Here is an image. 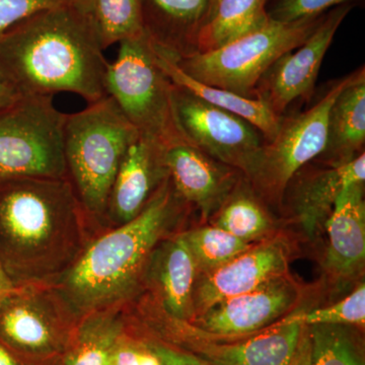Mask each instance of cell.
<instances>
[{"label":"cell","instance_id":"1","mask_svg":"<svg viewBox=\"0 0 365 365\" xmlns=\"http://www.w3.org/2000/svg\"><path fill=\"white\" fill-rule=\"evenodd\" d=\"M109 62L91 14L78 2L26 19L0 39V67L21 97H107Z\"/></svg>","mask_w":365,"mask_h":365},{"label":"cell","instance_id":"2","mask_svg":"<svg viewBox=\"0 0 365 365\" xmlns=\"http://www.w3.org/2000/svg\"><path fill=\"white\" fill-rule=\"evenodd\" d=\"M68 178L0 181V265L18 287L45 282L83 251V216Z\"/></svg>","mask_w":365,"mask_h":365},{"label":"cell","instance_id":"3","mask_svg":"<svg viewBox=\"0 0 365 365\" xmlns=\"http://www.w3.org/2000/svg\"><path fill=\"white\" fill-rule=\"evenodd\" d=\"M186 205L168 177L135 218L81 252L56 283L71 313H98L130 297L153 251Z\"/></svg>","mask_w":365,"mask_h":365},{"label":"cell","instance_id":"4","mask_svg":"<svg viewBox=\"0 0 365 365\" xmlns=\"http://www.w3.org/2000/svg\"><path fill=\"white\" fill-rule=\"evenodd\" d=\"M138 131L111 97L67 114L64 127L66 174L86 213L106 215L115 178Z\"/></svg>","mask_w":365,"mask_h":365},{"label":"cell","instance_id":"5","mask_svg":"<svg viewBox=\"0 0 365 365\" xmlns=\"http://www.w3.org/2000/svg\"><path fill=\"white\" fill-rule=\"evenodd\" d=\"M325 14L290 23L271 20L260 30L217 49L187 55L176 63L200 83L255 98L262 76L282 55L304 44Z\"/></svg>","mask_w":365,"mask_h":365},{"label":"cell","instance_id":"6","mask_svg":"<svg viewBox=\"0 0 365 365\" xmlns=\"http://www.w3.org/2000/svg\"><path fill=\"white\" fill-rule=\"evenodd\" d=\"M173 88L145 33L119 43L116 59L108 66L107 95L140 135L162 145L185 137L177 122Z\"/></svg>","mask_w":365,"mask_h":365},{"label":"cell","instance_id":"7","mask_svg":"<svg viewBox=\"0 0 365 365\" xmlns=\"http://www.w3.org/2000/svg\"><path fill=\"white\" fill-rule=\"evenodd\" d=\"M66 117L51 97L26 96L0 110V181L67 178Z\"/></svg>","mask_w":365,"mask_h":365},{"label":"cell","instance_id":"8","mask_svg":"<svg viewBox=\"0 0 365 365\" xmlns=\"http://www.w3.org/2000/svg\"><path fill=\"white\" fill-rule=\"evenodd\" d=\"M355 76L356 71L338 79L306 112L282 116L277 134L273 140L264 143L246 177L262 200L282 202L285 190L295 174L323 153L331 107Z\"/></svg>","mask_w":365,"mask_h":365},{"label":"cell","instance_id":"9","mask_svg":"<svg viewBox=\"0 0 365 365\" xmlns=\"http://www.w3.org/2000/svg\"><path fill=\"white\" fill-rule=\"evenodd\" d=\"M158 317V328L173 346L207 365H289L304 327L300 312L294 311L261 332L225 339L209 335L189 322L170 318L167 314Z\"/></svg>","mask_w":365,"mask_h":365},{"label":"cell","instance_id":"10","mask_svg":"<svg viewBox=\"0 0 365 365\" xmlns=\"http://www.w3.org/2000/svg\"><path fill=\"white\" fill-rule=\"evenodd\" d=\"M173 100L178 124L187 140L213 160L248 176L265 143L263 134L242 117L176 86Z\"/></svg>","mask_w":365,"mask_h":365},{"label":"cell","instance_id":"11","mask_svg":"<svg viewBox=\"0 0 365 365\" xmlns=\"http://www.w3.org/2000/svg\"><path fill=\"white\" fill-rule=\"evenodd\" d=\"M67 313L57 292L20 287L0 304V341L20 357L51 355L66 342Z\"/></svg>","mask_w":365,"mask_h":365},{"label":"cell","instance_id":"12","mask_svg":"<svg viewBox=\"0 0 365 365\" xmlns=\"http://www.w3.org/2000/svg\"><path fill=\"white\" fill-rule=\"evenodd\" d=\"M351 9V4H342L326 14L304 44L282 55L262 76L255 88V98L283 116L294 101L309 97L335 34Z\"/></svg>","mask_w":365,"mask_h":365},{"label":"cell","instance_id":"13","mask_svg":"<svg viewBox=\"0 0 365 365\" xmlns=\"http://www.w3.org/2000/svg\"><path fill=\"white\" fill-rule=\"evenodd\" d=\"M302 297L299 285L283 276L211 307L191 322L203 332L235 339L261 332L292 314Z\"/></svg>","mask_w":365,"mask_h":365},{"label":"cell","instance_id":"14","mask_svg":"<svg viewBox=\"0 0 365 365\" xmlns=\"http://www.w3.org/2000/svg\"><path fill=\"white\" fill-rule=\"evenodd\" d=\"M290 253L284 237H270L253 245L222 267L201 274L194 290V319L222 300L288 275Z\"/></svg>","mask_w":365,"mask_h":365},{"label":"cell","instance_id":"15","mask_svg":"<svg viewBox=\"0 0 365 365\" xmlns=\"http://www.w3.org/2000/svg\"><path fill=\"white\" fill-rule=\"evenodd\" d=\"M162 146L163 165L178 195L203 217L215 213L242 173L213 160L185 137Z\"/></svg>","mask_w":365,"mask_h":365},{"label":"cell","instance_id":"16","mask_svg":"<svg viewBox=\"0 0 365 365\" xmlns=\"http://www.w3.org/2000/svg\"><path fill=\"white\" fill-rule=\"evenodd\" d=\"M168 177L162 144L139 134L118 170L105 215L117 227L130 222Z\"/></svg>","mask_w":365,"mask_h":365},{"label":"cell","instance_id":"17","mask_svg":"<svg viewBox=\"0 0 365 365\" xmlns=\"http://www.w3.org/2000/svg\"><path fill=\"white\" fill-rule=\"evenodd\" d=\"M364 182L350 185L338 197L325 223V268L337 280L359 276L365 262Z\"/></svg>","mask_w":365,"mask_h":365},{"label":"cell","instance_id":"18","mask_svg":"<svg viewBox=\"0 0 365 365\" xmlns=\"http://www.w3.org/2000/svg\"><path fill=\"white\" fill-rule=\"evenodd\" d=\"M364 181V153L350 162L302 175L297 182L290 181L294 182L289 193L290 207L307 237L316 239L343 190Z\"/></svg>","mask_w":365,"mask_h":365},{"label":"cell","instance_id":"19","mask_svg":"<svg viewBox=\"0 0 365 365\" xmlns=\"http://www.w3.org/2000/svg\"><path fill=\"white\" fill-rule=\"evenodd\" d=\"M144 32L165 56L178 59L197 51V38L211 0H140Z\"/></svg>","mask_w":365,"mask_h":365},{"label":"cell","instance_id":"20","mask_svg":"<svg viewBox=\"0 0 365 365\" xmlns=\"http://www.w3.org/2000/svg\"><path fill=\"white\" fill-rule=\"evenodd\" d=\"M148 268L155 282L163 313L170 318L191 323L199 271L184 234L160 242L151 255Z\"/></svg>","mask_w":365,"mask_h":365},{"label":"cell","instance_id":"21","mask_svg":"<svg viewBox=\"0 0 365 365\" xmlns=\"http://www.w3.org/2000/svg\"><path fill=\"white\" fill-rule=\"evenodd\" d=\"M365 143V71L345 86L331 107L326 146L321 158L327 165L350 162L364 153Z\"/></svg>","mask_w":365,"mask_h":365},{"label":"cell","instance_id":"22","mask_svg":"<svg viewBox=\"0 0 365 365\" xmlns=\"http://www.w3.org/2000/svg\"><path fill=\"white\" fill-rule=\"evenodd\" d=\"M153 47L158 66L173 85L208 104L242 117L263 134L265 143L273 140L279 129L282 116L276 115L265 103L200 83L182 71L174 59L163 55L155 46Z\"/></svg>","mask_w":365,"mask_h":365},{"label":"cell","instance_id":"23","mask_svg":"<svg viewBox=\"0 0 365 365\" xmlns=\"http://www.w3.org/2000/svg\"><path fill=\"white\" fill-rule=\"evenodd\" d=\"M266 0H220L197 38V51L217 49L270 23Z\"/></svg>","mask_w":365,"mask_h":365},{"label":"cell","instance_id":"24","mask_svg":"<svg viewBox=\"0 0 365 365\" xmlns=\"http://www.w3.org/2000/svg\"><path fill=\"white\" fill-rule=\"evenodd\" d=\"M244 175L216 211L213 225L252 244L271 232L272 220Z\"/></svg>","mask_w":365,"mask_h":365},{"label":"cell","instance_id":"25","mask_svg":"<svg viewBox=\"0 0 365 365\" xmlns=\"http://www.w3.org/2000/svg\"><path fill=\"white\" fill-rule=\"evenodd\" d=\"M91 16L104 51L145 33L140 0H91Z\"/></svg>","mask_w":365,"mask_h":365},{"label":"cell","instance_id":"26","mask_svg":"<svg viewBox=\"0 0 365 365\" xmlns=\"http://www.w3.org/2000/svg\"><path fill=\"white\" fill-rule=\"evenodd\" d=\"M311 365H364L359 338L348 326H307Z\"/></svg>","mask_w":365,"mask_h":365},{"label":"cell","instance_id":"27","mask_svg":"<svg viewBox=\"0 0 365 365\" xmlns=\"http://www.w3.org/2000/svg\"><path fill=\"white\" fill-rule=\"evenodd\" d=\"M184 235L200 274L222 267L254 245L215 225L196 228L184 232Z\"/></svg>","mask_w":365,"mask_h":365},{"label":"cell","instance_id":"28","mask_svg":"<svg viewBox=\"0 0 365 365\" xmlns=\"http://www.w3.org/2000/svg\"><path fill=\"white\" fill-rule=\"evenodd\" d=\"M120 337L116 319L98 316L86 322L66 365H110L113 347Z\"/></svg>","mask_w":365,"mask_h":365},{"label":"cell","instance_id":"29","mask_svg":"<svg viewBox=\"0 0 365 365\" xmlns=\"http://www.w3.org/2000/svg\"><path fill=\"white\" fill-rule=\"evenodd\" d=\"M300 321L304 326L364 327V283H360L351 294L331 306L313 309V311H300Z\"/></svg>","mask_w":365,"mask_h":365},{"label":"cell","instance_id":"30","mask_svg":"<svg viewBox=\"0 0 365 365\" xmlns=\"http://www.w3.org/2000/svg\"><path fill=\"white\" fill-rule=\"evenodd\" d=\"M76 0H0V39L21 21Z\"/></svg>","mask_w":365,"mask_h":365},{"label":"cell","instance_id":"31","mask_svg":"<svg viewBox=\"0 0 365 365\" xmlns=\"http://www.w3.org/2000/svg\"><path fill=\"white\" fill-rule=\"evenodd\" d=\"M352 0H279L271 11V20L290 23L324 14L331 7L347 4Z\"/></svg>","mask_w":365,"mask_h":365},{"label":"cell","instance_id":"32","mask_svg":"<svg viewBox=\"0 0 365 365\" xmlns=\"http://www.w3.org/2000/svg\"><path fill=\"white\" fill-rule=\"evenodd\" d=\"M110 365H163L148 343L135 342L120 336L113 347Z\"/></svg>","mask_w":365,"mask_h":365},{"label":"cell","instance_id":"33","mask_svg":"<svg viewBox=\"0 0 365 365\" xmlns=\"http://www.w3.org/2000/svg\"><path fill=\"white\" fill-rule=\"evenodd\" d=\"M148 346L158 355L163 365H207L194 355L162 342H150Z\"/></svg>","mask_w":365,"mask_h":365},{"label":"cell","instance_id":"34","mask_svg":"<svg viewBox=\"0 0 365 365\" xmlns=\"http://www.w3.org/2000/svg\"><path fill=\"white\" fill-rule=\"evenodd\" d=\"M21 98L13 83L9 81L1 67H0V110L6 109Z\"/></svg>","mask_w":365,"mask_h":365},{"label":"cell","instance_id":"35","mask_svg":"<svg viewBox=\"0 0 365 365\" xmlns=\"http://www.w3.org/2000/svg\"><path fill=\"white\" fill-rule=\"evenodd\" d=\"M289 365H311V338L307 326L304 327L299 347Z\"/></svg>","mask_w":365,"mask_h":365},{"label":"cell","instance_id":"36","mask_svg":"<svg viewBox=\"0 0 365 365\" xmlns=\"http://www.w3.org/2000/svg\"><path fill=\"white\" fill-rule=\"evenodd\" d=\"M18 285L14 284L11 278L9 277V274L6 272L2 266L0 265V304L11 297V294L18 290Z\"/></svg>","mask_w":365,"mask_h":365},{"label":"cell","instance_id":"37","mask_svg":"<svg viewBox=\"0 0 365 365\" xmlns=\"http://www.w3.org/2000/svg\"><path fill=\"white\" fill-rule=\"evenodd\" d=\"M0 365H23L21 357L0 341Z\"/></svg>","mask_w":365,"mask_h":365},{"label":"cell","instance_id":"38","mask_svg":"<svg viewBox=\"0 0 365 365\" xmlns=\"http://www.w3.org/2000/svg\"><path fill=\"white\" fill-rule=\"evenodd\" d=\"M76 2L85 9L86 11L91 14V0H76Z\"/></svg>","mask_w":365,"mask_h":365},{"label":"cell","instance_id":"39","mask_svg":"<svg viewBox=\"0 0 365 365\" xmlns=\"http://www.w3.org/2000/svg\"><path fill=\"white\" fill-rule=\"evenodd\" d=\"M218 1H220V0H211V6H210V9H209L207 20L209 18H210V16H211V14H212L213 11H215L216 4H218ZM207 20H206V21H207Z\"/></svg>","mask_w":365,"mask_h":365}]
</instances>
